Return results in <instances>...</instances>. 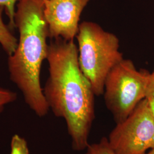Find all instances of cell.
Returning <instances> with one entry per match:
<instances>
[{
  "label": "cell",
  "instance_id": "4",
  "mask_svg": "<svg viewBox=\"0 0 154 154\" xmlns=\"http://www.w3.org/2000/svg\"><path fill=\"white\" fill-rule=\"evenodd\" d=\"M149 74L147 70H138L132 61L125 58L109 72L103 95L116 123L125 120L146 98Z\"/></svg>",
  "mask_w": 154,
  "mask_h": 154
},
{
  "label": "cell",
  "instance_id": "6",
  "mask_svg": "<svg viewBox=\"0 0 154 154\" xmlns=\"http://www.w3.org/2000/svg\"><path fill=\"white\" fill-rule=\"evenodd\" d=\"M89 1L44 0V14L50 38L74 40L81 15Z\"/></svg>",
  "mask_w": 154,
  "mask_h": 154
},
{
  "label": "cell",
  "instance_id": "8",
  "mask_svg": "<svg viewBox=\"0 0 154 154\" xmlns=\"http://www.w3.org/2000/svg\"><path fill=\"white\" fill-rule=\"evenodd\" d=\"M84 154H116L110 147L107 138L103 137L98 142L88 144Z\"/></svg>",
  "mask_w": 154,
  "mask_h": 154
},
{
  "label": "cell",
  "instance_id": "11",
  "mask_svg": "<svg viewBox=\"0 0 154 154\" xmlns=\"http://www.w3.org/2000/svg\"><path fill=\"white\" fill-rule=\"evenodd\" d=\"M16 99V93L9 89L0 87V114L7 105L14 102Z\"/></svg>",
  "mask_w": 154,
  "mask_h": 154
},
{
  "label": "cell",
  "instance_id": "10",
  "mask_svg": "<svg viewBox=\"0 0 154 154\" xmlns=\"http://www.w3.org/2000/svg\"><path fill=\"white\" fill-rule=\"evenodd\" d=\"M18 0H0V5L2 6L5 9L6 13L8 17L9 25V27L12 30L16 28L15 26V6Z\"/></svg>",
  "mask_w": 154,
  "mask_h": 154
},
{
  "label": "cell",
  "instance_id": "3",
  "mask_svg": "<svg viewBox=\"0 0 154 154\" xmlns=\"http://www.w3.org/2000/svg\"><path fill=\"white\" fill-rule=\"evenodd\" d=\"M76 38L80 68L95 95H103L108 74L124 59L119 50V39L115 34L91 21L79 24Z\"/></svg>",
  "mask_w": 154,
  "mask_h": 154
},
{
  "label": "cell",
  "instance_id": "12",
  "mask_svg": "<svg viewBox=\"0 0 154 154\" xmlns=\"http://www.w3.org/2000/svg\"><path fill=\"white\" fill-rule=\"evenodd\" d=\"M146 98L154 99V69L149 74Z\"/></svg>",
  "mask_w": 154,
  "mask_h": 154
},
{
  "label": "cell",
  "instance_id": "1",
  "mask_svg": "<svg viewBox=\"0 0 154 154\" xmlns=\"http://www.w3.org/2000/svg\"><path fill=\"white\" fill-rule=\"evenodd\" d=\"M46 60L49 77L43 92L49 110L66 122L72 149L85 150L95 117V94L80 68L77 45L52 39Z\"/></svg>",
  "mask_w": 154,
  "mask_h": 154
},
{
  "label": "cell",
  "instance_id": "5",
  "mask_svg": "<svg viewBox=\"0 0 154 154\" xmlns=\"http://www.w3.org/2000/svg\"><path fill=\"white\" fill-rule=\"evenodd\" d=\"M107 139L116 154H146L154 149V117L147 98L116 123Z\"/></svg>",
  "mask_w": 154,
  "mask_h": 154
},
{
  "label": "cell",
  "instance_id": "13",
  "mask_svg": "<svg viewBox=\"0 0 154 154\" xmlns=\"http://www.w3.org/2000/svg\"><path fill=\"white\" fill-rule=\"evenodd\" d=\"M147 98L149 100V105H150V107H151V109L152 110V114H153L154 117V99L150 98Z\"/></svg>",
  "mask_w": 154,
  "mask_h": 154
},
{
  "label": "cell",
  "instance_id": "14",
  "mask_svg": "<svg viewBox=\"0 0 154 154\" xmlns=\"http://www.w3.org/2000/svg\"><path fill=\"white\" fill-rule=\"evenodd\" d=\"M146 154H154V149L149 150V151Z\"/></svg>",
  "mask_w": 154,
  "mask_h": 154
},
{
  "label": "cell",
  "instance_id": "2",
  "mask_svg": "<svg viewBox=\"0 0 154 154\" xmlns=\"http://www.w3.org/2000/svg\"><path fill=\"white\" fill-rule=\"evenodd\" d=\"M17 6L14 21L19 39L15 51L8 56L10 78L22 93L29 108L39 117H43L50 110L40 82L49 37L44 0H18Z\"/></svg>",
  "mask_w": 154,
  "mask_h": 154
},
{
  "label": "cell",
  "instance_id": "7",
  "mask_svg": "<svg viewBox=\"0 0 154 154\" xmlns=\"http://www.w3.org/2000/svg\"><path fill=\"white\" fill-rule=\"evenodd\" d=\"M4 8L0 5V45L9 55L15 51L18 45V40L11 33V29L3 21L2 13Z\"/></svg>",
  "mask_w": 154,
  "mask_h": 154
},
{
  "label": "cell",
  "instance_id": "9",
  "mask_svg": "<svg viewBox=\"0 0 154 154\" xmlns=\"http://www.w3.org/2000/svg\"><path fill=\"white\" fill-rule=\"evenodd\" d=\"M10 154H29L28 143L19 135L12 137Z\"/></svg>",
  "mask_w": 154,
  "mask_h": 154
}]
</instances>
